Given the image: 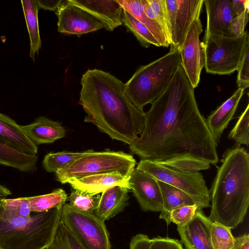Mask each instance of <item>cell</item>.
Masks as SVG:
<instances>
[{
    "label": "cell",
    "instance_id": "6da1fadb",
    "mask_svg": "<svg viewBox=\"0 0 249 249\" xmlns=\"http://www.w3.org/2000/svg\"><path fill=\"white\" fill-rule=\"evenodd\" d=\"M217 146L180 63L167 87L145 113L144 129L129 149L143 160L189 156L216 165Z\"/></svg>",
    "mask_w": 249,
    "mask_h": 249
},
{
    "label": "cell",
    "instance_id": "7a4b0ae2",
    "mask_svg": "<svg viewBox=\"0 0 249 249\" xmlns=\"http://www.w3.org/2000/svg\"><path fill=\"white\" fill-rule=\"evenodd\" d=\"M81 84L79 103L87 114L85 122L129 145L139 137L144 128L145 113L130 102L121 80L92 69L82 75Z\"/></svg>",
    "mask_w": 249,
    "mask_h": 249
},
{
    "label": "cell",
    "instance_id": "3957f363",
    "mask_svg": "<svg viewBox=\"0 0 249 249\" xmlns=\"http://www.w3.org/2000/svg\"><path fill=\"white\" fill-rule=\"evenodd\" d=\"M221 162L209 191L208 217L235 229L244 220L249 205V155L235 145L225 150Z\"/></svg>",
    "mask_w": 249,
    "mask_h": 249
},
{
    "label": "cell",
    "instance_id": "277c9868",
    "mask_svg": "<svg viewBox=\"0 0 249 249\" xmlns=\"http://www.w3.org/2000/svg\"><path fill=\"white\" fill-rule=\"evenodd\" d=\"M62 207L24 217L0 201V249H44L52 242Z\"/></svg>",
    "mask_w": 249,
    "mask_h": 249
},
{
    "label": "cell",
    "instance_id": "5b68a950",
    "mask_svg": "<svg viewBox=\"0 0 249 249\" xmlns=\"http://www.w3.org/2000/svg\"><path fill=\"white\" fill-rule=\"evenodd\" d=\"M181 63L180 52L171 51L161 57L141 66L124 84L125 95L137 108L152 104L164 91Z\"/></svg>",
    "mask_w": 249,
    "mask_h": 249
},
{
    "label": "cell",
    "instance_id": "8992f818",
    "mask_svg": "<svg viewBox=\"0 0 249 249\" xmlns=\"http://www.w3.org/2000/svg\"><path fill=\"white\" fill-rule=\"evenodd\" d=\"M136 163L131 154L123 151L106 149L101 152L88 150L87 152L66 168L55 174L57 181L62 184L71 178L111 172H119L129 178Z\"/></svg>",
    "mask_w": 249,
    "mask_h": 249
},
{
    "label": "cell",
    "instance_id": "52a82bcc",
    "mask_svg": "<svg viewBox=\"0 0 249 249\" xmlns=\"http://www.w3.org/2000/svg\"><path fill=\"white\" fill-rule=\"evenodd\" d=\"M204 67L207 73L229 75L237 71L247 47L249 45L248 31L231 37L211 36L202 42Z\"/></svg>",
    "mask_w": 249,
    "mask_h": 249
},
{
    "label": "cell",
    "instance_id": "ba28073f",
    "mask_svg": "<svg viewBox=\"0 0 249 249\" xmlns=\"http://www.w3.org/2000/svg\"><path fill=\"white\" fill-rule=\"evenodd\" d=\"M136 169L156 180L175 187L188 195L198 208L211 206L210 192L200 172H187L173 169L158 162L142 159Z\"/></svg>",
    "mask_w": 249,
    "mask_h": 249
},
{
    "label": "cell",
    "instance_id": "9c48e42d",
    "mask_svg": "<svg viewBox=\"0 0 249 249\" xmlns=\"http://www.w3.org/2000/svg\"><path fill=\"white\" fill-rule=\"evenodd\" d=\"M61 220L85 249H111L105 221L94 213L78 211L65 202L62 207Z\"/></svg>",
    "mask_w": 249,
    "mask_h": 249
},
{
    "label": "cell",
    "instance_id": "30bf717a",
    "mask_svg": "<svg viewBox=\"0 0 249 249\" xmlns=\"http://www.w3.org/2000/svg\"><path fill=\"white\" fill-rule=\"evenodd\" d=\"M170 27V51H180L193 23L199 16L204 0H165Z\"/></svg>",
    "mask_w": 249,
    "mask_h": 249
},
{
    "label": "cell",
    "instance_id": "8fae6325",
    "mask_svg": "<svg viewBox=\"0 0 249 249\" xmlns=\"http://www.w3.org/2000/svg\"><path fill=\"white\" fill-rule=\"evenodd\" d=\"M55 14L58 18L57 30L62 33L81 36L103 28L107 30L101 20L68 0L62 1Z\"/></svg>",
    "mask_w": 249,
    "mask_h": 249
},
{
    "label": "cell",
    "instance_id": "7c38bea8",
    "mask_svg": "<svg viewBox=\"0 0 249 249\" xmlns=\"http://www.w3.org/2000/svg\"><path fill=\"white\" fill-rule=\"evenodd\" d=\"M202 31L198 18L193 23L179 51L181 64L194 89L199 84L201 71L204 67V50L199 39Z\"/></svg>",
    "mask_w": 249,
    "mask_h": 249
},
{
    "label": "cell",
    "instance_id": "4fadbf2b",
    "mask_svg": "<svg viewBox=\"0 0 249 249\" xmlns=\"http://www.w3.org/2000/svg\"><path fill=\"white\" fill-rule=\"evenodd\" d=\"M129 183L142 211L158 212L162 210L161 191L155 178L136 168L130 175Z\"/></svg>",
    "mask_w": 249,
    "mask_h": 249
},
{
    "label": "cell",
    "instance_id": "5bb4252c",
    "mask_svg": "<svg viewBox=\"0 0 249 249\" xmlns=\"http://www.w3.org/2000/svg\"><path fill=\"white\" fill-rule=\"evenodd\" d=\"M207 13L205 39L211 36L229 37L228 28L234 17L232 0H204Z\"/></svg>",
    "mask_w": 249,
    "mask_h": 249
},
{
    "label": "cell",
    "instance_id": "9a60e30c",
    "mask_svg": "<svg viewBox=\"0 0 249 249\" xmlns=\"http://www.w3.org/2000/svg\"><path fill=\"white\" fill-rule=\"evenodd\" d=\"M213 222L198 208L194 217L183 226H177L181 240L195 249H214L211 238Z\"/></svg>",
    "mask_w": 249,
    "mask_h": 249
},
{
    "label": "cell",
    "instance_id": "2e32d148",
    "mask_svg": "<svg viewBox=\"0 0 249 249\" xmlns=\"http://www.w3.org/2000/svg\"><path fill=\"white\" fill-rule=\"evenodd\" d=\"M130 178H126L116 172L89 175L80 178H71L66 183H69L72 189L99 194L116 185L122 186L130 190L129 183Z\"/></svg>",
    "mask_w": 249,
    "mask_h": 249
},
{
    "label": "cell",
    "instance_id": "e0dca14e",
    "mask_svg": "<svg viewBox=\"0 0 249 249\" xmlns=\"http://www.w3.org/2000/svg\"><path fill=\"white\" fill-rule=\"evenodd\" d=\"M0 143L26 154L36 155L37 154V146L28 137L21 125L1 113H0Z\"/></svg>",
    "mask_w": 249,
    "mask_h": 249
},
{
    "label": "cell",
    "instance_id": "ac0fdd59",
    "mask_svg": "<svg viewBox=\"0 0 249 249\" xmlns=\"http://www.w3.org/2000/svg\"><path fill=\"white\" fill-rule=\"evenodd\" d=\"M68 0L101 20L107 30L112 31L123 24V8L117 0Z\"/></svg>",
    "mask_w": 249,
    "mask_h": 249
},
{
    "label": "cell",
    "instance_id": "d6986e66",
    "mask_svg": "<svg viewBox=\"0 0 249 249\" xmlns=\"http://www.w3.org/2000/svg\"><path fill=\"white\" fill-rule=\"evenodd\" d=\"M244 89H238L226 101L218 107L206 119L208 129L214 142H219L225 128L232 119L243 95Z\"/></svg>",
    "mask_w": 249,
    "mask_h": 249
},
{
    "label": "cell",
    "instance_id": "ffe728a7",
    "mask_svg": "<svg viewBox=\"0 0 249 249\" xmlns=\"http://www.w3.org/2000/svg\"><path fill=\"white\" fill-rule=\"evenodd\" d=\"M129 191L127 188L120 185L104 191L94 213L104 221L113 218L128 205Z\"/></svg>",
    "mask_w": 249,
    "mask_h": 249
},
{
    "label": "cell",
    "instance_id": "44dd1931",
    "mask_svg": "<svg viewBox=\"0 0 249 249\" xmlns=\"http://www.w3.org/2000/svg\"><path fill=\"white\" fill-rule=\"evenodd\" d=\"M21 126L28 137L37 146L53 143L66 135V130L60 123L44 116L39 117L32 123Z\"/></svg>",
    "mask_w": 249,
    "mask_h": 249
},
{
    "label": "cell",
    "instance_id": "7402d4cb",
    "mask_svg": "<svg viewBox=\"0 0 249 249\" xmlns=\"http://www.w3.org/2000/svg\"><path fill=\"white\" fill-rule=\"evenodd\" d=\"M163 201V208L159 218L167 225L171 222L170 216L172 211L183 206L195 204L192 198L181 190L163 182L158 180Z\"/></svg>",
    "mask_w": 249,
    "mask_h": 249
},
{
    "label": "cell",
    "instance_id": "603a6c76",
    "mask_svg": "<svg viewBox=\"0 0 249 249\" xmlns=\"http://www.w3.org/2000/svg\"><path fill=\"white\" fill-rule=\"evenodd\" d=\"M38 157L20 152L0 143V165L23 172L33 173L37 169Z\"/></svg>",
    "mask_w": 249,
    "mask_h": 249
},
{
    "label": "cell",
    "instance_id": "cb8c5ba5",
    "mask_svg": "<svg viewBox=\"0 0 249 249\" xmlns=\"http://www.w3.org/2000/svg\"><path fill=\"white\" fill-rule=\"evenodd\" d=\"M123 8L143 24L153 35L160 46L168 47L170 43L160 25L149 18L143 10L142 0H118Z\"/></svg>",
    "mask_w": 249,
    "mask_h": 249
},
{
    "label": "cell",
    "instance_id": "d4e9b609",
    "mask_svg": "<svg viewBox=\"0 0 249 249\" xmlns=\"http://www.w3.org/2000/svg\"><path fill=\"white\" fill-rule=\"evenodd\" d=\"M21 2L30 40V56L35 61V54L38 53L41 45L38 21V7L36 0Z\"/></svg>",
    "mask_w": 249,
    "mask_h": 249
},
{
    "label": "cell",
    "instance_id": "484cf974",
    "mask_svg": "<svg viewBox=\"0 0 249 249\" xmlns=\"http://www.w3.org/2000/svg\"><path fill=\"white\" fill-rule=\"evenodd\" d=\"M67 197L64 190L57 188L49 194L27 197V199L31 212L40 213L53 208L62 207Z\"/></svg>",
    "mask_w": 249,
    "mask_h": 249
},
{
    "label": "cell",
    "instance_id": "4316f807",
    "mask_svg": "<svg viewBox=\"0 0 249 249\" xmlns=\"http://www.w3.org/2000/svg\"><path fill=\"white\" fill-rule=\"evenodd\" d=\"M143 10L150 19L161 27L170 43V27L165 0H142Z\"/></svg>",
    "mask_w": 249,
    "mask_h": 249
},
{
    "label": "cell",
    "instance_id": "83f0119b",
    "mask_svg": "<svg viewBox=\"0 0 249 249\" xmlns=\"http://www.w3.org/2000/svg\"><path fill=\"white\" fill-rule=\"evenodd\" d=\"M88 150L82 152L63 151L46 154L42 161V166L48 172L56 173L70 166L84 155Z\"/></svg>",
    "mask_w": 249,
    "mask_h": 249
},
{
    "label": "cell",
    "instance_id": "f1b7e54d",
    "mask_svg": "<svg viewBox=\"0 0 249 249\" xmlns=\"http://www.w3.org/2000/svg\"><path fill=\"white\" fill-rule=\"evenodd\" d=\"M122 23L131 32L142 46L149 47L150 45L160 47L150 31L141 22L123 9Z\"/></svg>",
    "mask_w": 249,
    "mask_h": 249
},
{
    "label": "cell",
    "instance_id": "f546056e",
    "mask_svg": "<svg viewBox=\"0 0 249 249\" xmlns=\"http://www.w3.org/2000/svg\"><path fill=\"white\" fill-rule=\"evenodd\" d=\"M101 197L100 194H90L72 189L66 201L73 209L83 213H94Z\"/></svg>",
    "mask_w": 249,
    "mask_h": 249
},
{
    "label": "cell",
    "instance_id": "4dcf8cb0",
    "mask_svg": "<svg viewBox=\"0 0 249 249\" xmlns=\"http://www.w3.org/2000/svg\"><path fill=\"white\" fill-rule=\"evenodd\" d=\"M44 249H85L60 219L53 239Z\"/></svg>",
    "mask_w": 249,
    "mask_h": 249
},
{
    "label": "cell",
    "instance_id": "1f68e13d",
    "mask_svg": "<svg viewBox=\"0 0 249 249\" xmlns=\"http://www.w3.org/2000/svg\"><path fill=\"white\" fill-rule=\"evenodd\" d=\"M157 162L173 169L187 172H197L207 170L211 167L208 161L189 156L177 157Z\"/></svg>",
    "mask_w": 249,
    "mask_h": 249
},
{
    "label": "cell",
    "instance_id": "d6a6232c",
    "mask_svg": "<svg viewBox=\"0 0 249 249\" xmlns=\"http://www.w3.org/2000/svg\"><path fill=\"white\" fill-rule=\"evenodd\" d=\"M211 238L214 249H231L235 243V237L231 229L219 223L213 222Z\"/></svg>",
    "mask_w": 249,
    "mask_h": 249
},
{
    "label": "cell",
    "instance_id": "836d02e7",
    "mask_svg": "<svg viewBox=\"0 0 249 249\" xmlns=\"http://www.w3.org/2000/svg\"><path fill=\"white\" fill-rule=\"evenodd\" d=\"M249 105L240 116L235 125L228 135V138L235 142V145H249Z\"/></svg>",
    "mask_w": 249,
    "mask_h": 249
},
{
    "label": "cell",
    "instance_id": "e575fe53",
    "mask_svg": "<svg viewBox=\"0 0 249 249\" xmlns=\"http://www.w3.org/2000/svg\"><path fill=\"white\" fill-rule=\"evenodd\" d=\"M197 206L196 204L183 206L173 210L170 213V221L177 226H183L195 216Z\"/></svg>",
    "mask_w": 249,
    "mask_h": 249
},
{
    "label": "cell",
    "instance_id": "d590c367",
    "mask_svg": "<svg viewBox=\"0 0 249 249\" xmlns=\"http://www.w3.org/2000/svg\"><path fill=\"white\" fill-rule=\"evenodd\" d=\"M6 208L14 212L18 215L29 217L31 215V211L27 199V197L16 198H6L0 201Z\"/></svg>",
    "mask_w": 249,
    "mask_h": 249
},
{
    "label": "cell",
    "instance_id": "8d00e7d4",
    "mask_svg": "<svg viewBox=\"0 0 249 249\" xmlns=\"http://www.w3.org/2000/svg\"><path fill=\"white\" fill-rule=\"evenodd\" d=\"M237 71L238 74L236 83L238 89L245 90L249 87V45L245 50Z\"/></svg>",
    "mask_w": 249,
    "mask_h": 249
},
{
    "label": "cell",
    "instance_id": "74e56055",
    "mask_svg": "<svg viewBox=\"0 0 249 249\" xmlns=\"http://www.w3.org/2000/svg\"><path fill=\"white\" fill-rule=\"evenodd\" d=\"M249 9H247L233 18L228 28L229 37L239 36L245 33V27L249 20Z\"/></svg>",
    "mask_w": 249,
    "mask_h": 249
},
{
    "label": "cell",
    "instance_id": "f35d334b",
    "mask_svg": "<svg viewBox=\"0 0 249 249\" xmlns=\"http://www.w3.org/2000/svg\"><path fill=\"white\" fill-rule=\"evenodd\" d=\"M150 249H184L178 240L169 237H156L151 239Z\"/></svg>",
    "mask_w": 249,
    "mask_h": 249
},
{
    "label": "cell",
    "instance_id": "ab89813d",
    "mask_svg": "<svg viewBox=\"0 0 249 249\" xmlns=\"http://www.w3.org/2000/svg\"><path fill=\"white\" fill-rule=\"evenodd\" d=\"M151 239L146 234H137L131 238L129 249H150Z\"/></svg>",
    "mask_w": 249,
    "mask_h": 249
},
{
    "label": "cell",
    "instance_id": "60d3db41",
    "mask_svg": "<svg viewBox=\"0 0 249 249\" xmlns=\"http://www.w3.org/2000/svg\"><path fill=\"white\" fill-rule=\"evenodd\" d=\"M62 0H36L38 8H41L44 10H48L51 11H56V10L62 3Z\"/></svg>",
    "mask_w": 249,
    "mask_h": 249
},
{
    "label": "cell",
    "instance_id": "b9f144b4",
    "mask_svg": "<svg viewBox=\"0 0 249 249\" xmlns=\"http://www.w3.org/2000/svg\"><path fill=\"white\" fill-rule=\"evenodd\" d=\"M234 17L240 15L247 9H249V0H232Z\"/></svg>",
    "mask_w": 249,
    "mask_h": 249
},
{
    "label": "cell",
    "instance_id": "7bdbcfd3",
    "mask_svg": "<svg viewBox=\"0 0 249 249\" xmlns=\"http://www.w3.org/2000/svg\"><path fill=\"white\" fill-rule=\"evenodd\" d=\"M231 249H249V235L245 233L235 237V243Z\"/></svg>",
    "mask_w": 249,
    "mask_h": 249
},
{
    "label": "cell",
    "instance_id": "ee69618b",
    "mask_svg": "<svg viewBox=\"0 0 249 249\" xmlns=\"http://www.w3.org/2000/svg\"><path fill=\"white\" fill-rule=\"evenodd\" d=\"M182 243L184 245L185 249H195L190 244L186 241L181 240Z\"/></svg>",
    "mask_w": 249,
    "mask_h": 249
}]
</instances>
